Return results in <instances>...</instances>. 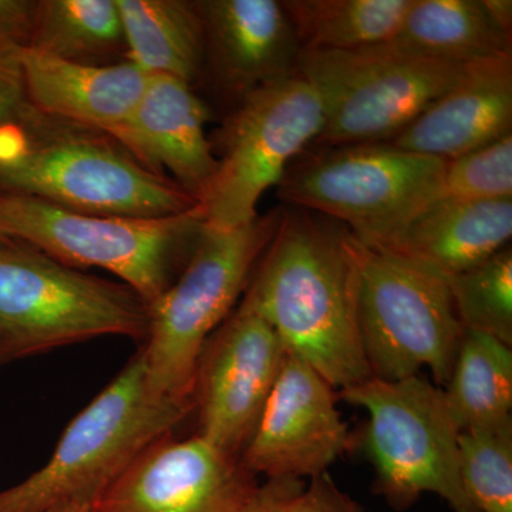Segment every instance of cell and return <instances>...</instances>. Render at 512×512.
Instances as JSON below:
<instances>
[{"mask_svg":"<svg viewBox=\"0 0 512 512\" xmlns=\"http://www.w3.org/2000/svg\"><path fill=\"white\" fill-rule=\"evenodd\" d=\"M127 60L148 74L192 83L204 72V26L198 2L116 0Z\"/></svg>","mask_w":512,"mask_h":512,"instance_id":"ffe728a7","label":"cell"},{"mask_svg":"<svg viewBox=\"0 0 512 512\" xmlns=\"http://www.w3.org/2000/svg\"><path fill=\"white\" fill-rule=\"evenodd\" d=\"M208 117V107L190 83L150 74L136 107L109 136L154 173L170 174L200 202L218 167L205 136Z\"/></svg>","mask_w":512,"mask_h":512,"instance_id":"2e32d148","label":"cell"},{"mask_svg":"<svg viewBox=\"0 0 512 512\" xmlns=\"http://www.w3.org/2000/svg\"><path fill=\"white\" fill-rule=\"evenodd\" d=\"M485 9L494 22L512 35V2L511 0H483Z\"/></svg>","mask_w":512,"mask_h":512,"instance_id":"1f68e13d","label":"cell"},{"mask_svg":"<svg viewBox=\"0 0 512 512\" xmlns=\"http://www.w3.org/2000/svg\"><path fill=\"white\" fill-rule=\"evenodd\" d=\"M441 191L467 201L512 198V133L446 161Z\"/></svg>","mask_w":512,"mask_h":512,"instance_id":"4316f807","label":"cell"},{"mask_svg":"<svg viewBox=\"0 0 512 512\" xmlns=\"http://www.w3.org/2000/svg\"><path fill=\"white\" fill-rule=\"evenodd\" d=\"M39 0H0V52L29 50L35 33Z\"/></svg>","mask_w":512,"mask_h":512,"instance_id":"83f0119b","label":"cell"},{"mask_svg":"<svg viewBox=\"0 0 512 512\" xmlns=\"http://www.w3.org/2000/svg\"><path fill=\"white\" fill-rule=\"evenodd\" d=\"M464 329L477 330L512 348L511 245L480 265L448 278Z\"/></svg>","mask_w":512,"mask_h":512,"instance_id":"d4e9b609","label":"cell"},{"mask_svg":"<svg viewBox=\"0 0 512 512\" xmlns=\"http://www.w3.org/2000/svg\"><path fill=\"white\" fill-rule=\"evenodd\" d=\"M0 194L66 210L161 218L200 202L167 175L154 173L104 131L26 106L0 124Z\"/></svg>","mask_w":512,"mask_h":512,"instance_id":"7a4b0ae2","label":"cell"},{"mask_svg":"<svg viewBox=\"0 0 512 512\" xmlns=\"http://www.w3.org/2000/svg\"><path fill=\"white\" fill-rule=\"evenodd\" d=\"M198 8L204 72L234 104L298 74L302 49L282 2L200 0Z\"/></svg>","mask_w":512,"mask_h":512,"instance_id":"9a60e30c","label":"cell"},{"mask_svg":"<svg viewBox=\"0 0 512 512\" xmlns=\"http://www.w3.org/2000/svg\"><path fill=\"white\" fill-rule=\"evenodd\" d=\"M339 397L365 410V447L376 471L375 490L394 510L439 495L453 512H476L460 476V430L441 387L424 377L396 382L370 379L340 390Z\"/></svg>","mask_w":512,"mask_h":512,"instance_id":"ba28073f","label":"cell"},{"mask_svg":"<svg viewBox=\"0 0 512 512\" xmlns=\"http://www.w3.org/2000/svg\"><path fill=\"white\" fill-rule=\"evenodd\" d=\"M460 476L476 512H512V421L458 437Z\"/></svg>","mask_w":512,"mask_h":512,"instance_id":"484cf974","label":"cell"},{"mask_svg":"<svg viewBox=\"0 0 512 512\" xmlns=\"http://www.w3.org/2000/svg\"><path fill=\"white\" fill-rule=\"evenodd\" d=\"M53 512H93L92 505H69Z\"/></svg>","mask_w":512,"mask_h":512,"instance_id":"d6a6232c","label":"cell"},{"mask_svg":"<svg viewBox=\"0 0 512 512\" xmlns=\"http://www.w3.org/2000/svg\"><path fill=\"white\" fill-rule=\"evenodd\" d=\"M28 104L19 55L0 52V124L18 119Z\"/></svg>","mask_w":512,"mask_h":512,"instance_id":"4dcf8cb0","label":"cell"},{"mask_svg":"<svg viewBox=\"0 0 512 512\" xmlns=\"http://www.w3.org/2000/svg\"><path fill=\"white\" fill-rule=\"evenodd\" d=\"M305 487L306 481L298 478H268L238 512H291Z\"/></svg>","mask_w":512,"mask_h":512,"instance_id":"f546056e","label":"cell"},{"mask_svg":"<svg viewBox=\"0 0 512 512\" xmlns=\"http://www.w3.org/2000/svg\"><path fill=\"white\" fill-rule=\"evenodd\" d=\"M511 133L512 56H495L468 63L456 84L389 143L448 161Z\"/></svg>","mask_w":512,"mask_h":512,"instance_id":"e0dca14e","label":"cell"},{"mask_svg":"<svg viewBox=\"0 0 512 512\" xmlns=\"http://www.w3.org/2000/svg\"><path fill=\"white\" fill-rule=\"evenodd\" d=\"M19 59L30 106L107 134L130 116L150 76L130 60L74 63L35 50Z\"/></svg>","mask_w":512,"mask_h":512,"instance_id":"ac0fdd59","label":"cell"},{"mask_svg":"<svg viewBox=\"0 0 512 512\" xmlns=\"http://www.w3.org/2000/svg\"><path fill=\"white\" fill-rule=\"evenodd\" d=\"M356 512H363L362 508H357V511Z\"/></svg>","mask_w":512,"mask_h":512,"instance_id":"836d02e7","label":"cell"},{"mask_svg":"<svg viewBox=\"0 0 512 512\" xmlns=\"http://www.w3.org/2000/svg\"><path fill=\"white\" fill-rule=\"evenodd\" d=\"M350 443L336 389L288 352L241 463L254 476L312 480L328 473Z\"/></svg>","mask_w":512,"mask_h":512,"instance_id":"4fadbf2b","label":"cell"},{"mask_svg":"<svg viewBox=\"0 0 512 512\" xmlns=\"http://www.w3.org/2000/svg\"><path fill=\"white\" fill-rule=\"evenodd\" d=\"M286 355L274 328L242 302L208 340L198 365L194 406L202 439L237 456L254 433Z\"/></svg>","mask_w":512,"mask_h":512,"instance_id":"7c38bea8","label":"cell"},{"mask_svg":"<svg viewBox=\"0 0 512 512\" xmlns=\"http://www.w3.org/2000/svg\"><path fill=\"white\" fill-rule=\"evenodd\" d=\"M511 237L512 198L467 201L441 195L375 249L406 256L448 279L487 261L508 247Z\"/></svg>","mask_w":512,"mask_h":512,"instance_id":"d6986e66","label":"cell"},{"mask_svg":"<svg viewBox=\"0 0 512 512\" xmlns=\"http://www.w3.org/2000/svg\"><path fill=\"white\" fill-rule=\"evenodd\" d=\"M359 505L343 493L329 474L312 478L291 512H356Z\"/></svg>","mask_w":512,"mask_h":512,"instance_id":"f1b7e54d","label":"cell"},{"mask_svg":"<svg viewBox=\"0 0 512 512\" xmlns=\"http://www.w3.org/2000/svg\"><path fill=\"white\" fill-rule=\"evenodd\" d=\"M191 409L153 393L140 350L70 421L45 466L0 491V512L93 505L141 451L170 436Z\"/></svg>","mask_w":512,"mask_h":512,"instance_id":"3957f363","label":"cell"},{"mask_svg":"<svg viewBox=\"0 0 512 512\" xmlns=\"http://www.w3.org/2000/svg\"><path fill=\"white\" fill-rule=\"evenodd\" d=\"M325 121L318 92L299 74L235 104L211 143L221 158L200 201L205 225L234 229L254 221L264 192L281 184L293 158L318 140Z\"/></svg>","mask_w":512,"mask_h":512,"instance_id":"8fae6325","label":"cell"},{"mask_svg":"<svg viewBox=\"0 0 512 512\" xmlns=\"http://www.w3.org/2000/svg\"><path fill=\"white\" fill-rule=\"evenodd\" d=\"M256 476L200 434L156 441L94 501L93 512H238Z\"/></svg>","mask_w":512,"mask_h":512,"instance_id":"5bb4252c","label":"cell"},{"mask_svg":"<svg viewBox=\"0 0 512 512\" xmlns=\"http://www.w3.org/2000/svg\"><path fill=\"white\" fill-rule=\"evenodd\" d=\"M443 392L460 431L512 421V349L485 333L464 329Z\"/></svg>","mask_w":512,"mask_h":512,"instance_id":"7402d4cb","label":"cell"},{"mask_svg":"<svg viewBox=\"0 0 512 512\" xmlns=\"http://www.w3.org/2000/svg\"><path fill=\"white\" fill-rule=\"evenodd\" d=\"M147 332L148 303L130 286L0 237V365L103 336L146 340Z\"/></svg>","mask_w":512,"mask_h":512,"instance_id":"277c9868","label":"cell"},{"mask_svg":"<svg viewBox=\"0 0 512 512\" xmlns=\"http://www.w3.org/2000/svg\"><path fill=\"white\" fill-rule=\"evenodd\" d=\"M359 274V241L348 228L309 211L284 212L242 302L340 392L372 377L357 318Z\"/></svg>","mask_w":512,"mask_h":512,"instance_id":"6da1fadb","label":"cell"},{"mask_svg":"<svg viewBox=\"0 0 512 512\" xmlns=\"http://www.w3.org/2000/svg\"><path fill=\"white\" fill-rule=\"evenodd\" d=\"M29 50L67 62L110 64L126 52L116 0H39Z\"/></svg>","mask_w":512,"mask_h":512,"instance_id":"cb8c5ba5","label":"cell"},{"mask_svg":"<svg viewBox=\"0 0 512 512\" xmlns=\"http://www.w3.org/2000/svg\"><path fill=\"white\" fill-rule=\"evenodd\" d=\"M390 43L450 63L512 56V35L494 22L483 0H412Z\"/></svg>","mask_w":512,"mask_h":512,"instance_id":"44dd1931","label":"cell"},{"mask_svg":"<svg viewBox=\"0 0 512 512\" xmlns=\"http://www.w3.org/2000/svg\"><path fill=\"white\" fill-rule=\"evenodd\" d=\"M444 165L392 143L325 147L288 168L279 197L339 222L365 247L380 248L443 195Z\"/></svg>","mask_w":512,"mask_h":512,"instance_id":"52a82bcc","label":"cell"},{"mask_svg":"<svg viewBox=\"0 0 512 512\" xmlns=\"http://www.w3.org/2000/svg\"><path fill=\"white\" fill-rule=\"evenodd\" d=\"M466 66L412 55L390 42L350 52L302 50L298 74L325 107L316 146L392 141L456 84Z\"/></svg>","mask_w":512,"mask_h":512,"instance_id":"30bf717a","label":"cell"},{"mask_svg":"<svg viewBox=\"0 0 512 512\" xmlns=\"http://www.w3.org/2000/svg\"><path fill=\"white\" fill-rule=\"evenodd\" d=\"M359 247L357 318L370 375L396 382L426 367L443 389L464 332L448 279L406 256Z\"/></svg>","mask_w":512,"mask_h":512,"instance_id":"9c48e42d","label":"cell"},{"mask_svg":"<svg viewBox=\"0 0 512 512\" xmlns=\"http://www.w3.org/2000/svg\"><path fill=\"white\" fill-rule=\"evenodd\" d=\"M284 211L258 215L234 229L205 227L174 284L148 305L141 352L156 396L194 407L198 365L211 333L227 319Z\"/></svg>","mask_w":512,"mask_h":512,"instance_id":"5b68a950","label":"cell"},{"mask_svg":"<svg viewBox=\"0 0 512 512\" xmlns=\"http://www.w3.org/2000/svg\"><path fill=\"white\" fill-rule=\"evenodd\" d=\"M200 204L161 218L94 215L0 194V232L63 264L109 271L150 305L181 274L204 232Z\"/></svg>","mask_w":512,"mask_h":512,"instance_id":"8992f818","label":"cell"},{"mask_svg":"<svg viewBox=\"0 0 512 512\" xmlns=\"http://www.w3.org/2000/svg\"><path fill=\"white\" fill-rule=\"evenodd\" d=\"M0 237H6V235H3L2 232H0Z\"/></svg>","mask_w":512,"mask_h":512,"instance_id":"e575fe53","label":"cell"},{"mask_svg":"<svg viewBox=\"0 0 512 512\" xmlns=\"http://www.w3.org/2000/svg\"><path fill=\"white\" fill-rule=\"evenodd\" d=\"M412 0H284L303 52H350L390 42Z\"/></svg>","mask_w":512,"mask_h":512,"instance_id":"603a6c76","label":"cell"}]
</instances>
